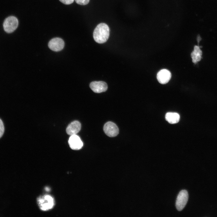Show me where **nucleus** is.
Wrapping results in <instances>:
<instances>
[{"label": "nucleus", "mask_w": 217, "mask_h": 217, "mask_svg": "<svg viewBox=\"0 0 217 217\" xmlns=\"http://www.w3.org/2000/svg\"><path fill=\"white\" fill-rule=\"evenodd\" d=\"M110 30L108 26L104 23L98 24L93 33L95 41L99 43H103L108 39L109 36Z\"/></svg>", "instance_id": "f257e3e1"}, {"label": "nucleus", "mask_w": 217, "mask_h": 217, "mask_svg": "<svg viewBox=\"0 0 217 217\" xmlns=\"http://www.w3.org/2000/svg\"><path fill=\"white\" fill-rule=\"evenodd\" d=\"M37 202L40 209L43 211H47L51 209L54 205V200L49 195H45L39 197Z\"/></svg>", "instance_id": "f03ea898"}, {"label": "nucleus", "mask_w": 217, "mask_h": 217, "mask_svg": "<svg viewBox=\"0 0 217 217\" xmlns=\"http://www.w3.org/2000/svg\"><path fill=\"white\" fill-rule=\"evenodd\" d=\"M18 24V20L15 17L10 16L5 20L3 23V28L7 33H11L16 29Z\"/></svg>", "instance_id": "7ed1b4c3"}, {"label": "nucleus", "mask_w": 217, "mask_h": 217, "mask_svg": "<svg viewBox=\"0 0 217 217\" xmlns=\"http://www.w3.org/2000/svg\"><path fill=\"white\" fill-rule=\"evenodd\" d=\"M188 198L187 191L185 190H181L178 194L176 202V206L178 211H181L186 206Z\"/></svg>", "instance_id": "20e7f679"}, {"label": "nucleus", "mask_w": 217, "mask_h": 217, "mask_svg": "<svg viewBox=\"0 0 217 217\" xmlns=\"http://www.w3.org/2000/svg\"><path fill=\"white\" fill-rule=\"evenodd\" d=\"M103 130L105 134L110 137H115L119 133L118 127L115 124L111 121H108L105 124Z\"/></svg>", "instance_id": "39448f33"}, {"label": "nucleus", "mask_w": 217, "mask_h": 217, "mask_svg": "<svg viewBox=\"0 0 217 217\" xmlns=\"http://www.w3.org/2000/svg\"><path fill=\"white\" fill-rule=\"evenodd\" d=\"M64 46V43L63 40L58 37L52 39L48 43V46L50 49L55 52L61 50Z\"/></svg>", "instance_id": "423d86ee"}, {"label": "nucleus", "mask_w": 217, "mask_h": 217, "mask_svg": "<svg viewBox=\"0 0 217 217\" xmlns=\"http://www.w3.org/2000/svg\"><path fill=\"white\" fill-rule=\"evenodd\" d=\"M91 89L95 93H99L105 91L107 89V83L103 81H93L90 85Z\"/></svg>", "instance_id": "0eeeda50"}, {"label": "nucleus", "mask_w": 217, "mask_h": 217, "mask_svg": "<svg viewBox=\"0 0 217 217\" xmlns=\"http://www.w3.org/2000/svg\"><path fill=\"white\" fill-rule=\"evenodd\" d=\"M68 143L70 147L74 150L80 149L83 145L80 137L76 134L71 136L68 140Z\"/></svg>", "instance_id": "6e6552de"}, {"label": "nucleus", "mask_w": 217, "mask_h": 217, "mask_svg": "<svg viewBox=\"0 0 217 217\" xmlns=\"http://www.w3.org/2000/svg\"><path fill=\"white\" fill-rule=\"evenodd\" d=\"M171 77V72L168 70L163 69L157 73V78L159 82L162 84L167 83Z\"/></svg>", "instance_id": "1a4fd4ad"}, {"label": "nucleus", "mask_w": 217, "mask_h": 217, "mask_svg": "<svg viewBox=\"0 0 217 217\" xmlns=\"http://www.w3.org/2000/svg\"><path fill=\"white\" fill-rule=\"evenodd\" d=\"M81 124L77 121H75L70 124L67 127L66 131L71 136L76 134L80 131Z\"/></svg>", "instance_id": "9d476101"}, {"label": "nucleus", "mask_w": 217, "mask_h": 217, "mask_svg": "<svg viewBox=\"0 0 217 217\" xmlns=\"http://www.w3.org/2000/svg\"><path fill=\"white\" fill-rule=\"evenodd\" d=\"M202 52L199 46H195L194 47L193 51L191 54V56L193 62L196 64L201 60L202 57Z\"/></svg>", "instance_id": "9b49d317"}, {"label": "nucleus", "mask_w": 217, "mask_h": 217, "mask_svg": "<svg viewBox=\"0 0 217 217\" xmlns=\"http://www.w3.org/2000/svg\"><path fill=\"white\" fill-rule=\"evenodd\" d=\"M165 118L169 123L174 124L177 123L179 121L180 115L177 113L169 112L166 114Z\"/></svg>", "instance_id": "f8f14e48"}, {"label": "nucleus", "mask_w": 217, "mask_h": 217, "mask_svg": "<svg viewBox=\"0 0 217 217\" xmlns=\"http://www.w3.org/2000/svg\"><path fill=\"white\" fill-rule=\"evenodd\" d=\"M77 4L81 5H85L89 2L90 0H75Z\"/></svg>", "instance_id": "ddd939ff"}, {"label": "nucleus", "mask_w": 217, "mask_h": 217, "mask_svg": "<svg viewBox=\"0 0 217 217\" xmlns=\"http://www.w3.org/2000/svg\"><path fill=\"white\" fill-rule=\"evenodd\" d=\"M4 132V127L2 120L0 119V138L2 136Z\"/></svg>", "instance_id": "4468645a"}, {"label": "nucleus", "mask_w": 217, "mask_h": 217, "mask_svg": "<svg viewBox=\"0 0 217 217\" xmlns=\"http://www.w3.org/2000/svg\"><path fill=\"white\" fill-rule=\"evenodd\" d=\"M63 3L65 5H69L72 4L74 0H59Z\"/></svg>", "instance_id": "2eb2a0df"}, {"label": "nucleus", "mask_w": 217, "mask_h": 217, "mask_svg": "<svg viewBox=\"0 0 217 217\" xmlns=\"http://www.w3.org/2000/svg\"><path fill=\"white\" fill-rule=\"evenodd\" d=\"M201 39L200 37L199 36H197V39L198 43H199V41Z\"/></svg>", "instance_id": "dca6fc26"}]
</instances>
